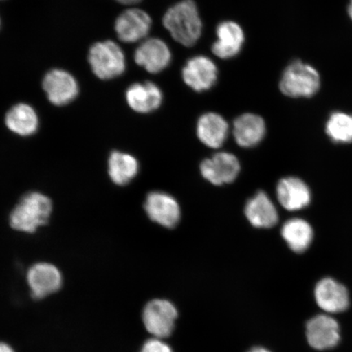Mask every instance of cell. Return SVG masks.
Segmentation results:
<instances>
[{
  "label": "cell",
  "instance_id": "obj_15",
  "mask_svg": "<svg viewBox=\"0 0 352 352\" xmlns=\"http://www.w3.org/2000/svg\"><path fill=\"white\" fill-rule=\"evenodd\" d=\"M217 41L213 43L211 50L219 58L231 59L240 54L245 42V34L236 22H220L217 28Z\"/></svg>",
  "mask_w": 352,
  "mask_h": 352
},
{
  "label": "cell",
  "instance_id": "obj_17",
  "mask_svg": "<svg viewBox=\"0 0 352 352\" xmlns=\"http://www.w3.org/2000/svg\"><path fill=\"white\" fill-rule=\"evenodd\" d=\"M276 195L281 206L289 211L305 209L311 201L310 188L297 177L281 179L277 184Z\"/></svg>",
  "mask_w": 352,
  "mask_h": 352
},
{
  "label": "cell",
  "instance_id": "obj_30",
  "mask_svg": "<svg viewBox=\"0 0 352 352\" xmlns=\"http://www.w3.org/2000/svg\"><path fill=\"white\" fill-rule=\"evenodd\" d=\"M0 25H1V20H0Z\"/></svg>",
  "mask_w": 352,
  "mask_h": 352
},
{
  "label": "cell",
  "instance_id": "obj_20",
  "mask_svg": "<svg viewBox=\"0 0 352 352\" xmlns=\"http://www.w3.org/2000/svg\"><path fill=\"white\" fill-rule=\"evenodd\" d=\"M245 214L249 222L255 228H270L278 223V212L276 206L270 197L263 191H259L248 201Z\"/></svg>",
  "mask_w": 352,
  "mask_h": 352
},
{
  "label": "cell",
  "instance_id": "obj_16",
  "mask_svg": "<svg viewBox=\"0 0 352 352\" xmlns=\"http://www.w3.org/2000/svg\"><path fill=\"white\" fill-rule=\"evenodd\" d=\"M126 100L135 112L149 113L160 109L164 101V94L155 83L136 82L127 88Z\"/></svg>",
  "mask_w": 352,
  "mask_h": 352
},
{
  "label": "cell",
  "instance_id": "obj_2",
  "mask_svg": "<svg viewBox=\"0 0 352 352\" xmlns=\"http://www.w3.org/2000/svg\"><path fill=\"white\" fill-rule=\"evenodd\" d=\"M52 211L50 198L41 192H32L21 197L10 217L13 230L34 233L45 226Z\"/></svg>",
  "mask_w": 352,
  "mask_h": 352
},
{
  "label": "cell",
  "instance_id": "obj_27",
  "mask_svg": "<svg viewBox=\"0 0 352 352\" xmlns=\"http://www.w3.org/2000/svg\"><path fill=\"white\" fill-rule=\"evenodd\" d=\"M117 2L125 6H133V4L139 3L142 0H116Z\"/></svg>",
  "mask_w": 352,
  "mask_h": 352
},
{
  "label": "cell",
  "instance_id": "obj_4",
  "mask_svg": "<svg viewBox=\"0 0 352 352\" xmlns=\"http://www.w3.org/2000/svg\"><path fill=\"white\" fill-rule=\"evenodd\" d=\"M88 61L95 76L109 80L122 76L126 70V57L116 42L107 41L94 44L88 54Z\"/></svg>",
  "mask_w": 352,
  "mask_h": 352
},
{
  "label": "cell",
  "instance_id": "obj_1",
  "mask_svg": "<svg viewBox=\"0 0 352 352\" xmlns=\"http://www.w3.org/2000/svg\"><path fill=\"white\" fill-rule=\"evenodd\" d=\"M162 23L174 41L183 46L192 47L201 36L202 21L193 0H182L169 8Z\"/></svg>",
  "mask_w": 352,
  "mask_h": 352
},
{
  "label": "cell",
  "instance_id": "obj_23",
  "mask_svg": "<svg viewBox=\"0 0 352 352\" xmlns=\"http://www.w3.org/2000/svg\"><path fill=\"white\" fill-rule=\"evenodd\" d=\"M108 170L110 179L118 186L129 184L138 174V161L131 154L113 151L109 157Z\"/></svg>",
  "mask_w": 352,
  "mask_h": 352
},
{
  "label": "cell",
  "instance_id": "obj_6",
  "mask_svg": "<svg viewBox=\"0 0 352 352\" xmlns=\"http://www.w3.org/2000/svg\"><path fill=\"white\" fill-rule=\"evenodd\" d=\"M43 88L52 104L64 107L77 98L79 86L72 74L66 70L54 69L44 76Z\"/></svg>",
  "mask_w": 352,
  "mask_h": 352
},
{
  "label": "cell",
  "instance_id": "obj_18",
  "mask_svg": "<svg viewBox=\"0 0 352 352\" xmlns=\"http://www.w3.org/2000/svg\"><path fill=\"white\" fill-rule=\"evenodd\" d=\"M266 123L258 114L246 113L233 122V135L242 148H252L261 143L266 135Z\"/></svg>",
  "mask_w": 352,
  "mask_h": 352
},
{
  "label": "cell",
  "instance_id": "obj_29",
  "mask_svg": "<svg viewBox=\"0 0 352 352\" xmlns=\"http://www.w3.org/2000/svg\"><path fill=\"white\" fill-rule=\"evenodd\" d=\"M347 12H349L350 19L352 20V0H350L349 8H347Z\"/></svg>",
  "mask_w": 352,
  "mask_h": 352
},
{
  "label": "cell",
  "instance_id": "obj_5",
  "mask_svg": "<svg viewBox=\"0 0 352 352\" xmlns=\"http://www.w3.org/2000/svg\"><path fill=\"white\" fill-rule=\"evenodd\" d=\"M177 318V309L166 299H153L147 303L143 311L145 328L154 338L161 340L173 333Z\"/></svg>",
  "mask_w": 352,
  "mask_h": 352
},
{
  "label": "cell",
  "instance_id": "obj_12",
  "mask_svg": "<svg viewBox=\"0 0 352 352\" xmlns=\"http://www.w3.org/2000/svg\"><path fill=\"white\" fill-rule=\"evenodd\" d=\"M315 298L321 309L329 314H340L346 311L350 305L347 289L330 277H325L316 284Z\"/></svg>",
  "mask_w": 352,
  "mask_h": 352
},
{
  "label": "cell",
  "instance_id": "obj_7",
  "mask_svg": "<svg viewBox=\"0 0 352 352\" xmlns=\"http://www.w3.org/2000/svg\"><path fill=\"white\" fill-rule=\"evenodd\" d=\"M217 64L206 56H195L188 59L182 69L184 83L197 92L211 89L218 80Z\"/></svg>",
  "mask_w": 352,
  "mask_h": 352
},
{
  "label": "cell",
  "instance_id": "obj_11",
  "mask_svg": "<svg viewBox=\"0 0 352 352\" xmlns=\"http://www.w3.org/2000/svg\"><path fill=\"white\" fill-rule=\"evenodd\" d=\"M144 209L149 219L167 228L177 226L182 215L177 201L162 192L149 193L144 202Z\"/></svg>",
  "mask_w": 352,
  "mask_h": 352
},
{
  "label": "cell",
  "instance_id": "obj_19",
  "mask_svg": "<svg viewBox=\"0 0 352 352\" xmlns=\"http://www.w3.org/2000/svg\"><path fill=\"white\" fill-rule=\"evenodd\" d=\"M228 130L230 126L226 118L217 113H206L197 121V138L210 148L221 147L226 142Z\"/></svg>",
  "mask_w": 352,
  "mask_h": 352
},
{
  "label": "cell",
  "instance_id": "obj_21",
  "mask_svg": "<svg viewBox=\"0 0 352 352\" xmlns=\"http://www.w3.org/2000/svg\"><path fill=\"white\" fill-rule=\"evenodd\" d=\"M281 236L290 250L303 253L310 248L314 239V231L307 220L294 218L287 220L281 228Z\"/></svg>",
  "mask_w": 352,
  "mask_h": 352
},
{
  "label": "cell",
  "instance_id": "obj_13",
  "mask_svg": "<svg viewBox=\"0 0 352 352\" xmlns=\"http://www.w3.org/2000/svg\"><path fill=\"white\" fill-rule=\"evenodd\" d=\"M28 283L33 297L43 298L58 292L63 285V276L52 264L38 263L30 268Z\"/></svg>",
  "mask_w": 352,
  "mask_h": 352
},
{
  "label": "cell",
  "instance_id": "obj_14",
  "mask_svg": "<svg viewBox=\"0 0 352 352\" xmlns=\"http://www.w3.org/2000/svg\"><path fill=\"white\" fill-rule=\"evenodd\" d=\"M306 334L308 343L314 349H332L340 340V325L331 316H316L308 321Z\"/></svg>",
  "mask_w": 352,
  "mask_h": 352
},
{
  "label": "cell",
  "instance_id": "obj_25",
  "mask_svg": "<svg viewBox=\"0 0 352 352\" xmlns=\"http://www.w3.org/2000/svg\"><path fill=\"white\" fill-rule=\"evenodd\" d=\"M140 352H173L161 338H153L144 342Z\"/></svg>",
  "mask_w": 352,
  "mask_h": 352
},
{
  "label": "cell",
  "instance_id": "obj_10",
  "mask_svg": "<svg viewBox=\"0 0 352 352\" xmlns=\"http://www.w3.org/2000/svg\"><path fill=\"white\" fill-rule=\"evenodd\" d=\"M201 173L214 186L230 184L236 179L241 170L240 162L235 155L221 152L201 162Z\"/></svg>",
  "mask_w": 352,
  "mask_h": 352
},
{
  "label": "cell",
  "instance_id": "obj_24",
  "mask_svg": "<svg viewBox=\"0 0 352 352\" xmlns=\"http://www.w3.org/2000/svg\"><path fill=\"white\" fill-rule=\"evenodd\" d=\"M325 133L336 144L352 143V114L341 111L330 114Z\"/></svg>",
  "mask_w": 352,
  "mask_h": 352
},
{
  "label": "cell",
  "instance_id": "obj_9",
  "mask_svg": "<svg viewBox=\"0 0 352 352\" xmlns=\"http://www.w3.org/2000/svg\"><path fill=\"white\" fill-rule=\"evenodd\" d=\"M135 63L151 74H158L170 65L173 54L167 44L158 38L144 41L136 48Z\"/></svg>",
  "mask_w": 352,
  "mask_h": 352
},
{
  "label": "cell",
  "instance_id": "obj_3",
  "mask_svg": "<svg viewBox=\"0 0 352 352\" xmlns=\"http://www.w3.org/2000/svg\"><path fill=\"white\" fill-rule=\"evenodd\" d=\"M320 74L314 66L294 60L281 76L279 87L283 94L292 98H310L320 88Z\"/></svg>",
  "mask_w": 352,
  "mask_h": 352
},
{
  "label": "cell",
  "instance_id": "obj_8",
  "mask_svg": "<svg viewBox=\"0 0 352 352\" xmlns=\"http://www.w3.org/2000/svg\"><path fill=\"white\" fill-rule=\"evenodd\" d=\"M152 28V19L146 12L129 8L122 12L116 21L117 36L123 43H133L147 37Z\"/></svg>",
  "mask_w": 352,
  "mask_h": 352
},
{
  "label": "cell",
  "instance_id": "obj_28",
  "mask_svg": "<svg viewBox=\"0 0 352 352\" xmlns=\"http://www.w3.org/2000/svg\"><path fill=\"white\" fill-rule=\"evenodd\" d=\"M248 352H271L270 350L264 349V347L257 346L254 347L252 350H250Z\"/></svg>",
  "mask_w": 352,
  "mask_h": 352
},
{
  "label": "cell",
  "instance_id": "obj_22",
  "mask_svg": "<svg viewBox=\"0 0 352 352\" xmlns=\"http://www.w3.org/2000/svg\"><path fill=\"white\" fill-rule=\"evenodd\" d=\"M6 124L8 129L21 136H30L38 129L36 111L28 104H17L6 114Z\"/></svg>",
  "mask_w": 352,
  "mask_h": 352
},
{
  "label": "cell",
  "instance_id": "obj_26",
  "mask_svg": "<svg viewBox=\"0 0 352 352\" xmlns=\"http://www.w3.org/2000/svg\"><path fill=\"white\" fill-rule=\"evenodd\" d=\"M0 352H15L7 343L0 342Z\"/></svg>",
  "mask_w": 352,
  "mask_h": 352
}]
</instances>
